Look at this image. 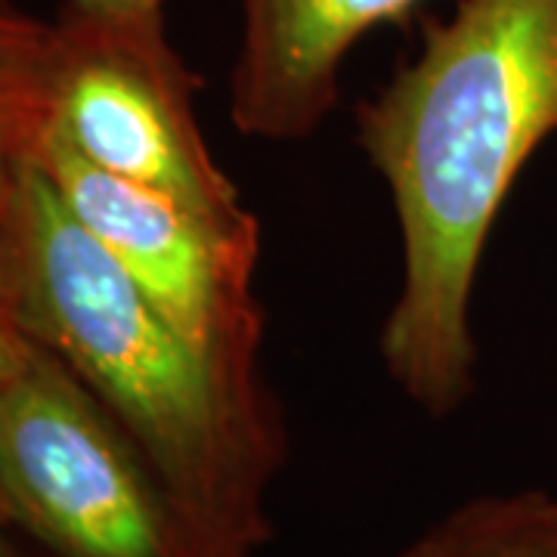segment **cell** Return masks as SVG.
Wrapping results in <instances>:
<instances>
[{
    "label": "cell",
    "mask_w": 557,
    "mask_h": 557,
    "mask_svg": "<svg viewBox=\"0 0 557 557\" xmlns=\"http://www.w3.org/2000/svg\"><path fill=\"white\" fill-rule=\"evenodd\" d=\"M22 325L112 412L193 533L201 557H255L285 428L267 381L199 354L94 239L38 161L22 156L7 226Z\"/></svg>",
    "instance_id": "cell-2"
},
{
    "label": "cell",
    "mask_w": 557,
    "mask_h": 557,
    "mask_svg": "<svg viewBox=\"0 0 557 557\" xmlns=\"http://www.w3.org/2000/svg\"><path fill=\"white\" fill-rule=\"evenodd\" d=\"M555 134L557 0H458L359 106V146L391 193L403 251L381 359L428 416L474 394L480 260L523 164Z\"/></svg>",
    "instance_id": "cell-1"
},
{
    "label": "cell",
    "mask_w": 557,
    "mask_h": 557,
    "mask_svg": "<svg viewBox=\"0 0 557 557\" xmlns=\"http://www.w3.org/2000/svg\"><path fill=\"white\" fill-rule=\"evenodd\" d=\"M25 156L183 338L230 375L263 381L260 236L223 233L177 201L87 164L57 139H35Z\"/></svg>",
    "instance_id": "cell-5"
},
{
    "label": "cell",
    "mask_w": 557,
    "mask_h": 557,
    "mask_svg": "<svg viewBox=\"0 0 557 557\" xmlns=\"http://www.w3.org/2000/svg\"><path fill=\"white\" fill-rule=\"evenodd\" d=\"M394 557H557V496L471 498Z\"/></svg>",
    "instance_id": "cell-7"
},
{
    "label": "cell",
    "mask_w": 557,
    "mask_h": 557,
    "mask_svg": "<svg viewBox=\"0 0 557 557\" xmlns=\"http://www.w3.org/2000/svg\"><path fill=\"white\" fill-rule=\"evenodd\" d=\"M424 0H239L230 115L242 137L295 143L338 106L341 65L369 32Z\"/></svg>",
    "instance_id": "cell-6"
},
{
    "label": "cell",
    "mask_w": 557,
    "mask_h": 557,
    "mask_svg": "<svg viewBox=\"0 0 557 557\" xmlns=\"http://www.w3.org/2000/svg\"><path fill=\"white\" fill-rule=\"evenodd\" d=\"M0 515L50 557H201L137 443L40 344L0 391Z\"/></svg>",
    "instance_id": "cell-4"
},
{
    "label": "cell",
    "mask_w": 557,
    "mask_h": 557,
    "mask_svg": "<svg viewBox=\"0 0 557 557\" xmlns=\"http://www.w3.org/2000/svg\"><path fill=\"white\" fill-rule=\"evenodd\" d=\"M3 239H0V391L28 366V359L38 347L35 338L25 332L20 310H16V295H13V282H10Z\"/></svg>",
    "instance_id": "cell-9"
},
{
    "label": "cell",
    "mask_w": 557,
    "mask_h": 557,
    "mask_svg": "<svg viewBox=\"0 0 557 557\" xmlns=\"http://www.w3.org/2000/svg\"><path fill=\"white\" fill-rule=\"evenodd\" d=\"M7 523H10V520L0 515V557H25L20 552V545H16V542L10 539V533H7Z\"/></svg>",
    "instance_id": "cell-11"
},
{
    "label": "cell",
    "mask_w": 557,
    "mask_h": 557,
    "mask_svg": "<svg viewBox=\"0 0 557 557\" xmlns=\"http://www.w3.org/2000/svg\"><path fill=\"white\" fill-rule=\"evenodd\" d=\"M47 22L32 20L13 0H0V115L13 124L22 146L38 131V75L40 40Z\"/></svg>",
    "instance_id": "cell-8"
},
{
    "label": "cell",
    "mask_w": 557,
    "mask_h": 557,
    "mask_svg": "<svg viewBox=\"0 0 557 557\" xmlns=\"http://www.w3.org/2000/svg\"><path fill=\"white\" fill-rule=\"evenodd\" d=\"M35 87V139H57L223 233L260 236L196 119L199 78L168 35L164 0H62L44 28Z\"/></svg>",
    "instance_id": "cell-3"
},
{
    "label": "cell",
    "mask_w": 557,
    "mask_h": 557,
    "mask_svg": "<svg viewBox=\"0 0 557 557\" xmlns=\"http://www.w3.org/2000/svg\"><path fill=\"white\" fill-rule=\"evenodd\" d=\"M25 156L20 134L13 124L0 115V239L7 236L13 201H16V186H20V164Z\"/></svg>",
    "instance_id": "cell-10"
}]
</instances>
